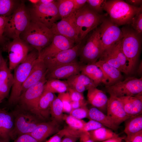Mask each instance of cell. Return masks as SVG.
<instances>
[{
  "label": "cell",
  "instance_id": "cell-1",
  "mask_svg": "<svg viewBox=\"0 0 142 142\" xmlns=\"http://www.w3.org/2000/svg\"><path fill=\"white\" fill-rule=\"evenodd\" d=\"M107 14H99L90 9L87 4L70 15L81 42L91 31L100 25Z\"/></svg>",
  "mask_w": 142,
  "mask_h": 142
},
{
  "label": "cell",
  "instance_id": "cell-35",
  "mask_svg": "<svg viewBox=\"0 0 142 142\" xmlns=\"http://www.w3.org/2000/svg\"><path fill=\"white\" fill-rule=\"evenodd\" d=\"M20 3L16 0H0V16H9L17 8Z\"/></svg>",
  "mask_w": 142,
  "mask_h": 142
},
{
  "label": "cell",
  "instance_id": "cell-12",
  "mask_svg": "<svg viewBox=\"0 0 142 142\" xmlns=\"http://www.w3.org/2000/svg\"><path fill=\"white\" fill-rule=\"evenodd\" d=\"M102 48V54L121 40L122 31L109 18H105L99 27Z\"/></svg>",
  "mask_w": 142,
  "mask_h": 142
},
{
  "label": "cell",
  "instance_id": "cell-13",
  "mask_svg": "<svg viewBox=\"0 0 142 142\" xmlns=\"http://www.w3.org/2000/svg\"><path fill=\"white\" fill-rule=\"evenodd\" d=\"M7 52L9 59V68L10 70L14 69L25 59L30 49L29 46L20 38L9 41L2 48Z\"/></svg>",
  "mask_w": 142,
  "mask_h": 142
},
{
  "label": "cell",
  "instance_id": "cell-40",
  "mask_svg": "<svg viewBox=\"0 0 142 142\" xmlns=\"http://www.w3.org/2000/svg\"><path fill=\"white\" fill-rule=\"evenodd\" d=\"M58 97L60 98L62 102L63 112L69 113L72 110L69 95L68 92L59 94Z\"/></svg>",
  "mask_w": 142,
  "mask_h": 142
},
{
  "label": "cell",
  "instance_id": "cell-28",
  "mask_svg": "<svg viewBox=\"0 0 142 142\" xmlns=\"http://www.w3.org/2000/svg\"><path fill=\"white\" fill-rule=\"evenodd\" d=\"M80 72L91 79L97 87L103 82L104 78L102 72L94 63L81 64Z\"/></svg>",
  "mask_w": 142,
  "mask_h": 142
},
{
  "label": "cell",
  "instance_id": "cell-37",
  "mask_svg": "<svg viewBox=\"0 0 142 142\" xmlns=\"http://www.w3.org/2000/svg\"><path fill=\"white\" fill-rule=\"evenodd\" d=\"M63 120L65 121L68 126L72 128L80 130L83 127L86 122L76 118L70 115L64 114Z\"/></svg>",
  "mask_w": 142,
  "mask_h": 142
},
{
  "label": "cell",
  "instance_id": "cell-17",
  "mask_svg": "<svg viewBox=\"0 0 142 142\" xmlns=\"http://www.w3.org/2000/svg\"><path fill=\"white\" fill-rule=\"evenodd\" d=\"M50 29L53 34L62 35L73 40L75 43L80 42L70 15L55 23Z\"/></svg>",
  "mask_w": 142,
  "mask_h": 142
},
{
  "label": "cell",
  "instance_id": "cell-25",
  "mask_svg": "<svg viewBox=\"0 0 142 142\" xmlns=\"http://www.w3.org/2000/svg\"><path fill=\"white\" fill-rule=\"evenodd\" d=\"M14 125V117L13 113L0 109V138L10 141Z\"/></svg>",
  "mask_w": 142,
  "mask_h": 142
},
{
  "label": "cell",
  "instance_id": "cell-3",
  "mask_svg": "<svg viewBox=\"0 0 142 142\" xmlns=\"http://www.w3.org/2000/svg\"><path fill=\"white\" fill-rule=\"evenodd\" d=\"M103 9L113 23L119 26L131 23L133 17L142 12V6L135 7L121 0H106Z\"/></svg>",
  "mask_w": 142,
  "mask_h": 142
},
{
  "label": "cell",
  "instance_id": "cell-52",
  "mask_svg": "<svg viewBox=\"0 0 142 142\" xmlns=\"http://www.w3.org/2000/svg\"><path fill=\"white\" fill-rule=\"evenodd\" d=\"M126 3L131 6L139 7L142 6L141 0H127L125 1Z\"/></svg>",
  "mask_w": 142,
  "mask_h": 142
},
{
  "label": "cell",
  "instance_id": "cell-23",
  "mask_svg": "<svg viewBox=\"0 0 142 142\" xmlns=\"http://www.w3.org/2000/svg\"><path fill=\"white\" fill-rule=\"evenodd\" d=\"M4 59L0 66V104L9 93L13 82V75Z\"/></svg>",
  "mask_w": 142,
  "mask_h": 142
},
{
  "label": "cell",
  "instance_id": "cell-16",
  "mask_svg": "<svg viewBox=\"0 0 142 142\" xmlns=\"http://www.w3.org/2000/svg\"><path fill=\"white\" fill-rule=\"evenodd\" d=\"M75 42L62 35L54 34L50 44L44 48L39 54L38 57L43 60L52 57L59 52L72 48Z\"/></svg>",
  "mask_w": 142,
  "mask_h": 142
},
{
  "label": "cell",
  "instance_id": "cell-51",
  "mask_svg": "<svg viewBox=\"0 0 142 142\" xmlns=\"http://www.w3.org/2000/svg\"><path fill=\"white\" fill-rule=\"evenodd\" d=\"M75 11L80 9L86 3L87 0H73Z\"/></svg>",
  "mask_w": 142,
  "mask_h": 142
},
{
  "label": "cell",
  "instance_id": "cell-53",
  "mask_svg": "<svg viewBox=\"0 0 142 142\" xmlns=\"http://www.w3.org/2000/svg\"><path fill=\"white\" fill-rule=\"evenodd\" d=\"M125 136L112 138L101 142H122Z\"/></svg>",
  "mask_w": 142,
  "mask_h": 142
},
{
  "label": "cell",
  "instance_id": "cell-20",
  "mask_svg": "<svg viewBox=\"0 0 142 142\" xmlns=\"http://www.w3.org/2000/svg\"><path fill=\"white\" fill-rule=\"evenodd\" d=\"M81 64L77 61L58 67L47 72L45 77L47 80L68 79L80 72Z\"/></svg>",
  "mask_w": 142,
  "mask_h": 142
},
{
  "label": "cell",
  "instance_id": "cell-36",
  "mask_svg": "<svg viewBox=\"0 0 142 142\" xmlns=\"http://www.w3.org/2000/svg\"><path fill=\"white\" fill-rule=\"evenodd\" d=\"M68 78L84 86L87 90L92 88L97 87L91 79L81 73L73 76Z\"/></svg>",
  "mask_w": 142,
  "mask_h": 142
},
{
  "label": "cell",
  "instance_id": "cell-14",
  "mask_svg": "<svg viewBox=\"0 0 142 142\" xmlns=\"http://www.w3.org/2000/svg\"><path fill=\"white\" fill-rule=\"evenodd\" d=\"M81 42L72 48L61 51L54 55L43 60L47 72L52 70L61 66L77 61L79 56Z\"/></svg>",
  "mask_w": 142,
  "mask_h": 142
},
{
  "label": "cell",
  "instance_id": "cell-26",
  "mask_svg": "<svg viewBox=\"0 0 142 142\" xmlns=\"http://www.w3.org/2000/svg\"><path fill=\"white\" fill-rule=\"evenodd\" d=\"M87 97L88 102L102 112L106 109L108 98L105 93L96 87L88 90Z\"/></svg>",
  "mask_w": 142,
  "mask_h": 142
},
{
  "label": "cell",
  "instance_id": "cell-19",
  "mask_svg": "<svg viewBox=\"0 0 142 142\" xmlns=\"http://www.w3.org/2000/svg\"><path fill=\"white\" fill-rule=\"evenodd\" d=\"M47 72V69L43 60L38 57L27 78L22 85L21 94L28 88L40 81L45 76Z\"/></svg>",
  "mask_w": 142,
  "mask_h": 142
},
{
  "label": "cell",
  "instance_id": "cell-41",
  "mask_svg": "<svg viewBox=\"0 0 142 142\" xmlns=\"http://www.w3.org/2000/svg\"><path fill=\"white\" fill-rule=\"evenodd\" d=\"M89 109L87 106L72 109L69 113V115L78 119L88 118Z\"/></svg>",
  "mask_w": 142,
  "mask_h": 142
},
{
  "label": "cell",
  "instance_id": "cell-27",
  "mask_svg": "<svg viewBox=\"0 0 142 142\" xmlns=\"http://www.w3.org/2000/svg\"><path fill=\"white\" fill-rule=\"evenodd\" d=\"M57 97L54 93L44 92L38 101L37 110L38 116L41 119L47 118L49 116L51 105Z\"/></svg>",
  "mask_w": 142,
  "mask_h": 142
},
{
  "label": "cell",
  "instance_id": "cell-18",
  "mask_svg": "<svg viewBox=\"0 0 142 142\" xmlns=\"http://www.w3.org/2000/svg\"><path fill=\"white\" fill-rule=\"evenodd\" d=\"M106 110L107 116L118 126L130 117L127 114L121 102L117 98L110 96Z\"/></svg>",
  "mask_w": 142,
  "mask_h": 142
},
{
  "label": "cell",
  "instance_id": "cell-2",
  "mask_svg": "<svg viewBox=\"0 0 142 142\" xmlns=\"http://www.w3.org/2000/svg\"><path fill=\"white\" fill-rule=\"evenodd\" d=\"M54 34L51 29L39 22L31 20L20 38L34 48L39 54L51 43Z\"/></svg>",
  "mask_w": 142,
  "mask_h": 142
},
{
  "label": "cell",
  "instance_id": "cell-31",
  "mask_svg": "<svg viewBox=\"0 0 142 142\" xmlns=\"http://www.w3.org/2000/svg\"><path fill=\"white\" fill-rule=\"evenodd\" d=\"M124 131L127 135L142 130V114L131 116L126 120Z\"/></svg>",
  "mask_w": 142,
  "mask_h": 142
},
{
  "label": "cell",
  "instance_id": "cell-7",
  "mask_svg": "<svg viewBox=\"0 0 142 142\" xmlns=\"http://www.w3.org/2000/svg\"><path fill=\"white\" fill-rule=\"evenodd\" d=\"M13 113L14 125L10 139L13 140L21 135L31 133L42 122L41 119L34 114L19 107Z\"/></svg>",
  "mask_w": 142,
  "mask_h": 142
},
{
  "label": "cell",
  "instance_id": "cell-56",
  "mask_svg": "<svg viewBox=\"0 0 142 142\" xmlns=\"http://www.w3.org/2000/svg\"><path fill=\"white\" fill-rule=\"evenodd\" d=\"M4 59L2 55L1 50L0 48V66Z\"/></svg>",
  "mask_w": 142,
  "mask_h": 142
},
{
  "label": "cell",
  "instance_id": "cell-42",
  "mask_svg": "<svg viewBox=\"0 0 142 142\" xmlns=\"http://www.w3.org/2000/svg\"><path fill=\"white\" fill-rule=\"evenodd\" d=\"M7 19V17L0 16V45L2 48L9 41L3 35Z\"/></svg>",
  "mask_w": 142,
  "mask_h": 142
},
{
  "label": "cell",
  "instance_id": "cell-5",
  "mask_svg": "<svg viewBox=\"0 0 142 142\" xmlns=\"http://www.w3.org/2000/svg\"><path fill=\"white\" fill-rule=\"evenodd\" d=\"M31 21L29 10L24 1H22L14 12L7 17L4 36L9 39L20 38Z\"/></svg>",
  "mask_w": 142,
  "mask_h": 142
},
{
  "label": "cell",
  "instance_id": "cell-50",
  "mask_svg": "<svg viewBox=\"0 0 142 142\" xmlns=\"http://www.w3.org/2000/svg\"><path fill=\"white\" fill-rule=\"evenodd\" d=\"M78 139L79 138L71 135H65L62 139L60 142H76Z\"/></svg>",
  "mask_w": 142,
  "mask_h": 142
},
{
  "label": "cell",
  "instance_id": "cell-11",
  "mask_svg": "<svg viewBox=\"0 0 142 142\" xmlns=\"http://www.w3.org/2000/svg\"><path fill=\"white\" fill-rule=\"evenodd\" d=\"M105 88L110 96L119 98L135 96L142 93V77H128L123 80Z\"/></svg>",
  "mask_w": 142,
  "mask_h": 142
},
{
  "label": "cell",
  "instance_id": "cell-46",
  "mask_svg": "<svg viewBox=\"0 0 142 142\" xmlns=\"http://www.w3.org/2000/svg\"><path fill=\"white\" fill-rule=\"evenodd\" d=\"M14 142H38L29 134L21 135L14 140Z\"/></svg>",
  "mask_w": 142,
  "mask_h": 142
},
{
  "label": "cell",
  "instance_id": "cell-39",
  "mask_svg": "<svg viewBox=\"0 0 142 142\" xmlns=\"http://www.w3.org/2000/svg\"><path fill=\"white\" fill-rule=\"evenodd\" d=\"M106 0H87L86 3L93 11L99 14L104 10V6Z\"/></svg>",
  "mask_w": 142,
  "mask_h": 142
},
{
  "label": "cell",
  "instance_id": "cell-45",
  "mask_svg": "<svg viewBox=\"0 0 142 142\" xmlns=\"http://www.w3.org/2000/svg\"><path fill=\"white\" fill-rule=\"evenodd\" d=\"M67 92L69 93L71 101H77L84 99L82 93H79L70 87Z\"/></svg>",
  "mask_w": 142,
  "mask_h": 142
},
{
  "label": "cell",
  "instance_id": "cell-29",
  "mask_svg": "<svg viewBox=\"0 0 142 142\" xmlns=\"http://www.w3.org/2000/svg\"><path fill=\"white\" fill-rule=\"evenodd\" d=\"M88 118L97 121L115 131L117 130L119 128V126L116 125L107 115L94 107L89 109Z\"/></svg>",
  "mask_w": 142,
  "mask_h": 142
},
{
  "label": "cell",
  "instance_id": "cell-8",
  "mask_svg": "<svg viewBox=\"0 0 142 142\" xmlns=\"http://www.w3.org/2000/svg\"><path fill=\"white\" fill-rule=\"evenodd\" d=\"M102 48L99 30L98 27L93 30L86 43L82 46L79 53L81 64L94 63L100 58Z\"/></svg>",
  "mask_w": 142,
  "mask_h": 142
},
{
  "label": "cell",
  "instance_id": "cell-6",
  "mask_svg": "<svg viewBox=\"0 0 142 142\" xmlns=\"http://www.w3.org/2000/svg\"><path fill=\"white\" fill-rule=\"evenodd\" d=\"M121 47L128 63L129 74L134 70L139 57L140 47V36L132 28L123 27Z\"/></svg>",
  "mask_w": 142,
  "mask_h": 142
},
{
  "label": "cell",
  "instance_id": "cell-49",
  "mask_svg": "<svg viewBox=\"0 0 142 142\" xmlns=\"http://www.w3.org/2000/svg\"><path fill=\"white\" fill-rule=\"evenodd\" d=\"M79 139L80 142H94L91 138L88 132L84 131Z\"/></svg>",
  "mask_w": 142,
  "mask_h": 142
},
{
  "label": "cell",
  "instance_id": "cell-10",
  "mask_svg": "<svg viewBox=\"0 0 142 142\" xmlns=\"http://www.w3.org/2000/svg\"><path fill=\"white\" fill-rule=\"evenodd\" d=\"M29 10L31 21L41 23L50 29L60 18L56 1L49 4L33 5Z\"/></svg>",
  "mask_w": 142,
  "mask_h": 142
},
{
  "label": "cell",
  "instance_id": "cell-47",
  "mask_svg": "<svg viewBox=\"0 0 142 142\" xmlns=\"http://www.w3.org/2000/svg\"><path fill=\"white\" fill-rule=\"evenodd\" d=\"M87 102L84 99L77 101H71V105L72 109L87 106Z\"/></svg>",
  "mask_w": 142,
  "mask_h": 142
},
{
  "label": "cell",
  "instance_id": "cell-57",
  "mask_svg": "<svg viewBox=\"0 0 142 142\" xmlns=\"http://www.w3.org/2000/svg\"><path fill=\"white\" fill-rule=\"evenodd\" d=\"M10 141L6 140L0 138V142H9Z\"/></svg>",
  "mask_w": 142,
  "mask_h": 142
},
{
  "label": "cell",
  "instance_id": "cell-22",
  "mask_svg": "<svg viewBox=\"0 0 142 142\" xmlns=\"http://www.w3.org/2000/svg\"><path fill=\"white\" fill-rule=\"evenodd\" d=\"M117 98L121 102L124 110L129 116H133L142 114V93L134 96Z\"/></svg>",
  "mask_w": 142,
  "mask_h": 142
},
{
  "label": "cell",
  "instance_id": "cell-24",
  "mask_svg": "<svg viewBox=\"0 0 142 142\" xmlns=\"http://www.w3.org/2000/svg\"><path fill=\"white\" fill-rule=\"evenodd\" d=\"M60 130L58 123L53 120L42 122L33 131L29 134L38 142H43L49 136L57 133Z\"/></svg>",
  "mask_w": 142,
  "mask_h": 142
},
{
  "label": "cell",
  "instance_id": "cell-32",
  "mask_svg": "<svg viewBox=\"0 0 142 142\" xmlns=\"http://www.w3.org/2000/svg\"><path fill=\"white\" fill-rule=\"evenodd\" d=\"M94 142H102L110 138L119 136V134L104 127L88 132Z\"/></svg>",
  "mask_w": 142,
  "mask_h": 142
},
{
  "label": "cell",
  "instance_id": "cell-4",
  "mask_svg": "<svg viewBox=\"0 0 142 142\" xmlns=\"http://www.w3.org/2000/svg\"><path fill=\"white\" fill-rule=\"evenodd\" d=\"M38 56V53L36 50L31 51L23 61L14 69L13 84L8 99L10 104H17L21 94L22 85L27 78Z\"/></svg>",
  "mask_w": 142,
  "mask_h": 142
},
{
  "label": "cell",
  "instance_id": "cell-15",
  "mask_svg": "<svg viewBox=\"0 0 142 142\" xmlns=\"http://www.w3.org/2000/svg\"><path fill=\"white\" fill-rule=\"evenodd\" d=\"M121 41V40L104 52L99 59L104 61L128 75V61L122 50Z\"/></svg>",
  "mask_w": 142,
  "mask_h": 142
},
{
  "label": "cell",
  "instance_id": "cell-54",
  "mask_svg": "<svg viewBox=\"0 0 142 142\" xmlns=\"http://www.w3.org/2000/svg\"><path fill=\"white\" fill-rule=\"evenodd\" d=\"M56 0H39L38 4H50L55 2Z\"/></svg>",
  "mask_w": 142,
  "mask_h": 142
},
{
  "label": "cell",
  "instance_id": "cell-38",
  "mask_svg": "<svg viewBox=\"0 0 142 142\" xmlns=\"http://www.w3.org/2000/svg\"><path fill=\"white\" fill-rule=\"evenodd\" d=\"M130 24L131 28L140 35L142 32V13L140 12L133 18Z\"/></svg>",
  "mask_w": 142,
  "mask_h": 142
},
{
  "label": "cell",
  "instance_id": "cell-48",
  "mask_svg": "<svg viewBox=\"0 0 142 142\" xmlns=\"http://www.w3.org/2000/svg\"><path fill=\"white\" fill-rule=\"evenodd\" d=\"M64 136L58 131L45 142H60Z\"/></svg>",
  "mask_w": 142,
  "mask_h": 142
},
{
  "label": "cell",
  "instance_id": "cell-21",
  "mask_svg": "<svg viewBox=\"0 0 142 142\" xmlns=\"http://www.w3.org/2000/svg\"><path fill=\"white\" fill-rule=\"evenodd\" d=\"M94 64L102 72L104 78L103 83L105 87L111 85L123 80V77L121 72L104 61L99 59Z\"/></svg>",
  "mask_w": 142,
  "mask_h": 142
},
{
  "label": "cell",
  "instance_id": "cell-34",
  "mask_svg": "<svg viewBox=\"0 0 142 142\" xmlns=\"http://www.w3.org/2000/svg\"><path fill=\"white\" fill-rule=\"evenodd\" d=\"M63 107L62 101L58 96L53 100L51 105L50 114L53 120L61 123L63 120Z\"/></svg>",
  "mask_w": 142,
  "mask_h": 142
},
{
  "label": "cell",
  "instance_id": "cell-30",
  "mask_svg": "<svg viewBox=\"0 0 142 142\" xmlns=\"http://www.w3.org/2000/svg\"><path fill=\"white\" fill-rule=\"evenodd\" d=\"M69 87L65 81L55 79L47 80L44 87V92L62 93L67 92Z\"/></svg>",
  "mask_w": 142,
  "mask_h": 142
},
{
  "label": "cell",
  "instance_id": "cell-55",
  "mask_svg": "<svg viewBox=\"0 0 142 142\" xmlns=\"http://www.w3.org/2000/svg\"><path fill=\"white\" fill-rule=\"evenodd\" d=\"M39 0H29L28 1L33 4V5H36L38 4Z\"/></svg>",
  "mask_w": 142,
  "mask_h": 142
},
{
  "label": "cell",
  "instance_id": "cell-33",
  "mask_svg": "<svg viewBox=\"0 0 142 142\" xmlns=\"http://www.w3.org/2000/svg\"><path fill=\"white\" fill-rule=\"evenodd\" d=\"M58 11L61 19L66 18L75 12L73 0H56Z\"/></svg>",
  "mask_w": 142,
  "mask_h": 142
},
{
  "label": "cell",
  "instance_id": "cell-44",
  "mask_svg": "<svg viewBox=\"0 0 142 142\" xmlns=\"http://www.w3.org/2000/svg\"><path fill=\"white\" fill-rule=\"evenodd\" d=\"M125 142H142V130L130 135L125 136Z\"/></svg>",
  "mask_w": 142,
  "mask_h": 142
},
{
  "label": "cell",
  "instance_id": "cell-43",
  "mask_svg": "<svg viewBox=\"0 0 142 142\" xmlns=\"http://www.w3.org/2000/svg\"><path fill=\"white\" fill-rule=\"evenodd\" d=\"M104 126L95 121L90 120L86 122L83 128L80 130L86 132H89Z\"/></svg>",
  "mask_w": 142,
  "mask_h": 142
},
{
  "label": "cell",
  "instance_id": "cell-9",
  "mask_svg": "<svg viewBox=\"0 0 142 142\" xmlns=\"http://www.w3.org/2000/svg\"><path fill=\"white\" fill-rule=\"evenodd\" d=\"M47 80L45 76L38 82L27 89L21 94L17 103L18 107L34 114L40 118L38 112V104L44 92V85Z\"/></svg>",
  "mask_w": 142,
  "mask_h": 142
}]
</instances>
